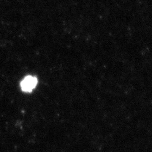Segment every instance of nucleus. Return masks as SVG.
Masks as SVG:
<instances>
[{"label":"nucleus","mask_w":152,"mask_h":152,"mask_svg":"<svg viewBox=\"0 0 152 152\" xmlns=\"http://www.w3.org/2000/svg\"><path fill=\"white\" fill-rule=\"evenodd\" d=\"M37 83V80L33 76H27L25 77L21 83V88L23 91L30 92L36 87Z\"/></svg>","instance_id":"obj_1"}]
</instances>
